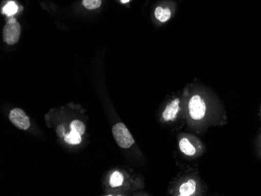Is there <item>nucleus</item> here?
<instances>
[{
	"mask_svg": "<svg viewBox=\"0 0 261 196\" xmlns=\"http://www.w3.org/2000/svg\"><path fill=\"white\" fill-rule=\"evenodd\" d=\"M189 116L194 121H201L206 117V102L199 94L193 95L188 103Z\"/></svg>",
	"mask_w": 261,
	"mask_h": 196,
	"instance_id": "f257e3e1",
	"label": "nucleus"
},
{
	"mask_svg": "<svg viewBox=\"0 0 261 196\" xmlns=\"http://www.w3.org/2000/svg\"><path fill=\"white\" fill-rule=\"evenodd\" d=\"M112 132L116 143L122 149H129L134 144V137L123 123L115 124L113 127Z\"/></svg>",
	"mask_w": 261,
	"mask_h": 196,
	"instance_id": "f03ea898",
	"label": "nucleus"
},
{
	"mask_svg": "<svg viewBox=\"0 0 261 196\" xmlns=\"http://www.w3.org/2000/svg\"><path fill=\"white\" fill-rule=\"evenodd\" d=\"M20 24L14 18H11L7 21L4 29V40L8 45H14L17 43L20 39Z\"/></svg>",
	"mask_w": 261,
	"mask_h": 196,
	"instance_id": "7ed1b4c3",
	"label": "nucleus"
},
{
	"mask_svg": "<svg viewBox=\"0 0 261 196\" xmlns=\"http://www.w3.org/2000/svg\"><path fill=\"white\" fill-rule=\"evenodd\" d=\"M9 119H10V122L19 129L26 131L30 128V119L27 116L25 112L20 108L12 109L10 111V115H9Z\"/></svg>",
	"mask_w": 261,
	"mask_h": 196,
	"instance_id": "20e7f679",
	"label": "nucleus"
},
{
	"mask_svg": "<svg viewBox=\"0 0 261 196\" xmlns=\"http://www.w3.org/2000/svg\"><path fill=\"white\" fill-rule=\"evenodd\" d=\"M180 110V100L174 99L163 112L162 118L165 121H174Z\"/></svg>",
	"mask_w": 261,
	"mask_h": 196,
	"instance_id": "39448f33",
	"label": "nucleus"
},
{
	"mask_svg": "<svg viewBox=\"0 0 261 196\" xmlns=\"http://www.w3.org/2000/svg\"><path fill=\"white\" fill-rule=\"evenodd\" d=\"M196 190H197V184L196 181L189 179L181 184L178 191H179V195L191 196L196 192Z\"/></svg>",
	"mask_w": 261,
	"mask_h": 196,
	"instance_id": "423d86ee",
	"label": "nucleus"
},
{
	"mask_svg": "<svg viewBox=\"0 0 261 196\" xmlns=\"http://www.w3.org/2000/svg\"><path fill=\"white\" fill-rule=\"evenodd\" d=\"M180 150L183 154L187 156H194L196 153V149L194 145L188 139L187 137H183L178 143Z\"/></svg>",
	"mask_w": 261,
	"mask_h": 196,
	"instance_id": "0eeeda50",
	"label": "nucleus"
},
{
	"mask_svg": "<svg viewBox=\"0 0 261 196\" xmlns=\"http://www.w3.org/2000/svg\"><path fill=\"white\" fill-rule=\"evenodd\" d=\"M155 17L161 23H165L171 18V10L168 8H163L161 7H156V10H155Z\"/></svg>",
	"mask_w": 261,
	"mask_h": 196,
	"instance_id": "6e6552de",
	"label": "nucleus"
},
{
	"mask_svg": "<svg viewBox=\"0 0 261 196\" xmlns=\"http://www.w3.org/2000/svg\"><path fill=\"white\" fill-rule=\"evenodd\" d=\"M124 182V176L119 171H114L111 177L110 184L113 188L121 186Z\"/></svg>",
	"mask_w": 261,
	"mask_h": 196,
	"instance_id": "1a4fd4ad",
	"label": "nucleus"
},
{
	"mask_svg": "<svg viewBox=\"0 0 261 196\" xmlns=\"http://www.w3.org/2000/svg\"><path fill=\"white\" fill-rule=\"evenodd\" d=\"M64 140L68 144L79 145L82 142V137H81L80 134L76 132L75 131L71 130V131L69 134H66L65 137H64Z\"/></svg>",
	"mask_w": 261,
	"mask_h": 196,
	"instance_id": "9d476101",
	"label": "nucleus"
},
{
	"mask_svg": "<svg viewBox=\"0 0 261 196\" xmlns=\"http://www.w3.org/2000/svg\"><path fill=\"white\" fill-rule=\"evenodd\" d=\"M17 11H18V7L14 1L7 3L3 9V14H6L8 17L14 16V14H17Z\"/></svg>",
	"mask_w": 261,
	"mask_h": 196,
	"instance_id": "9b49d317",
	"label": "nucleus"
},
{
	"mask_svg": "<svg viewBox=\"0 0 261 196\" xmlns=\"http://www.w3.org/2000/svg\"><path fill=\"white\" fill-rule=\"evenodd\" d=\"M70 129L75 131L76 132L82 135L86 131V127L82 121H79V120H74L70 124Z\"/></svg>",
	"mask_w": 261,
	"mask_h": 196,
	"instance_id": "f8f14e48",
	"label": "nucleus"
},
{
	"mask_svg": "<svg viewBox=\"0 0 261 196\" xmlns=\"http://www.w3.org/2000/svg\"><path fill=\"white\" fill-rule=\"evenodd\" d=\"M82 4L88 10H95L101 5V0H83Z\"/></svg>",
	"mask_w": 261,
	"mask_h": 196,
	"instance_id": "ddd939ff",
	"label": "nucleus"
},
{
	"mask_svg": "<svg viewBox=\"0 0 261 196\" xmlns=\"http://www.w3.org/2000/svg\"><path fill=\"white\" fill-rule=\"evenodd\" d=\"M57 135L60 137H65V128H64V126L63 125H59L57 128Z\"/></svg>",
	"mask_w": 261,
	"mask_h": 196,
	"instance_id": "4468645a",
	"label": "nucleus"
},
{
	"mask_svg": "<svg viewBox=\"0 0 261 196\" xmlns=\"http://www.w3.org/2000/svg\"><path fill=\"white\" fill-rule=\"evenodd\" d=\"M129 1H130V0H121V3H122V4H126V3L129 2Z\"/></svg>",
	"mask_w": 261,
	"mask_h": 196,
	"instance_id": "2eb2a0df",
	"label": "nucleus"
}]
</instances>
